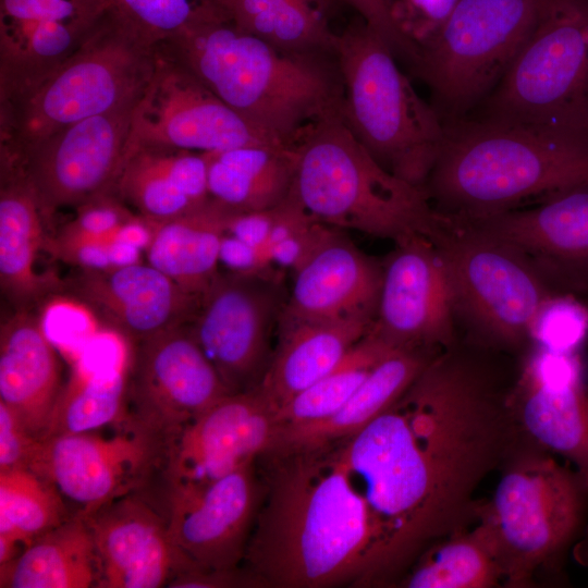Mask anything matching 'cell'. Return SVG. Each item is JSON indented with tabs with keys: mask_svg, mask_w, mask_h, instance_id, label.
I'll return each instance as SVG.
<instances>
[{
	"mask_svg": "<svg viewBox=\"0 0 588 588\" xmlns=\"http://www.w3.org/2000/svg\"><path fill=\"white\" fill-rule=\"evenodd\" d=\"M431 238L445 266L456 323L469 342L507 353L529 345L537 313L558 292L527 257L466 220L443 213Z\"/></svg>",
	"mask_w": 588,
	"mask_h": 588,
	"instance_id": "9",
	"label": "cell"
},
{
	"mask_svg": "<svg viewBox=\"0 0 588 588\" xmlns=\"http://www.w3.org/2000/svg\"><path fill=\"white\" fill-rule=\"evenodd\" d=\"M575 559L583 565L588 566V526L585 529V535L574 549Z\"/></svg>",
	"mask_w": 588,
	"mask_h": 588,
	"instance_id": "49",
	"label": "cell"
},
{
	"mask_svg": "<svg viewBox=\"0 0 588 588\" xmlns=\"http://www.w3.org/2000/svg\"><path fill=\"white\" fill-rule=\"evenodd\" d=\"M170 588H265L267 583L246 566L193 569L174 577Z\"/></svg>",
	"mask_w": 588,
	"mask_h": 588,
	"instance_id": "45",
	"label": "cell"
},
{
	"mask_svg": "<svg viewBox=\"0 0 588 588\" xmlns=\"http://www.w3.org/2000/svg\"><path fill=\"white\" fill-rule=\"evenodd\" d=\"M506 403L519 437L565 457L588 485V383L581 352L532 346Z\"/></svg>",
	"mask_w": 588,
	"mask_h": 588,
	"instance_id": "18",
	"label": "cell"
},
{
	"mask_svg": "<svg viewBox=\"0 0 588 588\" xmlns=\"http://www.w3.org/2000/svg\"><path fill=\"white\" fill-rule=\"evenodd\" d=\"M292 147L289 194L317 220L394 243L438 230L442 215L426 189L380 166L346 126L342 110L307 125Z\"/></svg>",
	"mask_w": 588,
	"mask_h": 588,
	"instance_id": "5",
	"label": "cell"
},
{
	"mask_svg": "<svg viewBox=\"0 0 588 588\" xmlns=\"http://www.w3.org/2000/svg\"><path fill=\"white\" fill-rule=\"evenodd\" d=\"M287 295L280 271H219L189 331L231 393L259 387L272 358V331Z\"/></svg>",
	"mask_w": 588,
	"mask_h": 588,
	"instance_id": "12",
	"label": "cell"
},
{
	"mask_svg": "<svg viewBox=\"0 0 588 588\" xmlns=\"http://www.w3.org/2000/svg\"><path fill=\"white\" fill-rule=\"evenodd\" d=\"M461 219L517 248L556 292L588 293V182L529 208Z\"/></svg>",
	"mask_w": 588,
	"mask_h": 588,
	"instance_id": "21",
	"label": "cell"
},
{
	"mask_svg": "<svg viewBox=\"0 0 588 588\" xmlns=\"http://www.w3.org/2000/svg\"><path fill=\"white\" fill-rule=\"evenodd\" d=\"M136 213L114 193L97 196L76 208V216L62 226L59 235L111 237Z\"/></svg>",
	"mask_w": 588,
	"mask_h": 588,
	"instance_id": "40",
	"label": "cell"
},
{
	"mask_svg": "<svg viewBox=\"0 0 588 588\" xmlns=\"http://www.w3.org/2000/svg\"><path fill=\"white\" fill-rule=\"evenodd\" d=\"M96 581L93 535L87 519L77 514L0 565L1 588H89Z\"/></svg>",
	"mask_w": 588,
	"mask_h": 588,
	"instance_id": "32",
	"label": "cell"
},
{
	"mask_svg": "<svg viewBox=\"0 0 588 588\" xmlns=\"http://www.w3.org/2000/svg\"><path fill=\"white\" fill-rule=\"evenodd\" d=\"M158 504L137 491L85 517L95 546L97 588L168 587L191 569Z\"/></svg>",
	"mask_w": 588,
	"mask_h": 588,
	"instance_id": "22",
	"label": "cell"
},
{
	"mask_svg": "<svg viewBox=\"0 0 588 588\" xmlns=\"http://www.w3.org/2000/svg\"><path fill=\"white\" fill-rule=\"evenodd\" d=\"M305 7L330 21L338 12L339 3L342 0H289Z\"/></svg>",
	"mask_w": 588,
	"mask_h": 588,
	"instance_id": "48",
	"label": "cell"
},
{
	"mask_svg": "<svg viewBox=\"0 0 588 588\" xmlns=\"http://www.w3.org/2000/svg\"><path fill=\"white\" fill-rule=\"evenodd\" d=\"M382 266L371 331L393 348L444 350L457 343L450 283L433 240L413 235L396 242Z\"/></svg>",
	"mask_w": 588,
	"mask_h": 588,
	"instance_id": "20",
	"label": "cell"
},
{
	"mask_svg": "<svg viewBox=\"0 0 588 588\" xmlns=\"http://www.w3.org/2000/svg\"><path fill=\"white\" fill-rule=\"evenodd\" d=\"M343 82L342 117L371 157L396 176L425 188L440 155L445 125L360 16L335 34Z\"/></svg>",
	"mask_w": 588,
	"mask_h": 588,
	"instance_id": "6",
	"label": "cell"
},
{
	"mask_svg": "<svg viewBox=\"0 0 588 588\" xmlns=\"http://www.w3.org/2000/svg\"><path fill=\"white\" fill-rule=\"evenodd\" d=\"M543 0H457L417 47L413 71L441 114H460L491 94L529 37Z\"/></svg>",
	"mask_w": 588,
	"mask_h": 588,
	"instance_id": "11",
	"label": "cell"
},
{
	"mask_svg": "<svg viewBox=\"0 0 588 588\" xmlns=\"http://www.w3.org/2000/svg\"><path fill=\"white\" fill-rule=\"evenodd\" d=\"M111 10L158 46L195 22L213 3L205 0H108Z\"/></svg>",
	"mask_w": 588,
	"mask_h": 588,
	"instance_id": "39",
	"label": "cell"
},
{
	"mask_svg": "<svg viewBox=\"0 0 588 588\" xmlns=\"http://www.w3.org/2000/svg\"><path fill=\"white\" fill-rule=\"evenodd\" d=\"M272 224L273 208L258 211L233 212L228 220L226 233L249 245L267 250Z\"/></svg>",
	"mask_w": 588,
	"mask_h": 588,
	"instance_id": "47",
	"label": "cell"
},
{
	"mask_svg": "<svg viewBox=\"0 0 588 588\" xmlns=\"http://www.w3.org/2000/svg\"><path fill=\"white\" fill-rule=\"evenodd\" d=\"M352 7L371 28L387 42L395 57L403 58L409 65L417 49L399 30L392 17L390 0H342Z\"/></svg>",
	"mask_w": 588,
	"mask_h": 588,
	"instance_id": "44",
	"label": "cell"
},
{
	"mask_svg": "<svg viewBox=\"0 0 588 588\" xmlns=\"http://www.w3.org/2000/svg\"><path fill=\"white\" fill-rule=\"evenodd\" d=\"M157 48L110 9L51 75L0 107L1 154L20 156L59 130L138 98Z\"/></svg>",
	"mask_w": 588,
	"mask_h": 588,
	"instance_id": "8",
	"label": "cell"
},
{
	"mask_svg": "<svg viewBox=\"0 0 588 588\" xmlns=\"http://www.w3.org/2000/svg\"><path fill=\"white\" fill-rule=\"evenodd\" d=\"M490 500L478 506L509 587H529L556 568L584 525L588 485L571 463L519 438L500 467Z\"/></svg>",
	"mask_w": 588,
	"mask_h": 588,
	"instance_id": "7",
	"label": "cell"
},
{
	"mask_svg": "<svg viewBox=\"0 0 588 588\" xmlns=\"http://www.w3.org/2000/svg\"><path fill=\"white\" fill-rule=\"evenodd\" d=\"M39 440L0 402V473L29 468Z\"/></svg>",
	"mask_w": 588,
	"mask_h": 588,
	"instance_id": "42",
	"label": "cell"
},
{
	"mask_svg": "<svg viewBox=\"0 0 588 588\" xmlns=\"http://www.w3.org/2000/svg\"><path fill=\"white\" fill-rule=\"evenodd\" d=\"M393 350L370 330L332 370L275 412L279 428L316 422L333 415Z\"/></svg>",
	"mask_w": 588,
	"mask_h": 588,
	"instance_id": "36",
	"label": "cell"
},
{
	"mask_svg": "<svg viewBox=\"0 0 588 588\" xmlns=\"http://www.w3.org/2000/svg\"><path fill=\"white\" fill-rule=\"evenodd\" d=\"M441 351L393 350L339 411L316 422L279 428L272 449L317 446L358 432L394 403Z\"/></svg>",
	"mask_w": 588,
	"mask_h": 588,
	"instance_id": "30",
	"label": "cell"
},
{
	"mask_svg": "<svg viewBox=\"0 0 588 588\" xmlns=\"http://www.w3.org/2000/svg\"><path fill=\"white\" fill-rule=\"evenodd\" d=\"M137 99L59 130L20 156L0 154L21 164L47 223L61 208L114 193Z\"/></svg>",
	"mask_w": 588,
	"mask_h": 588,
	"instance_id": "16",
	"label": "cell"
},
{
	"mask_svg": "<svg viewBox=\"0 0 588 588\" xmlns=\"http://www.w3.org/2000/svg\"><path fill=\"white\" fill-rule=\"evenodd\" d=\"M113 192L148 221L175 218L210 198L208 155L148 146L131 148Z\"/></svg>",
	"mask_w": 588,
	"mask_h": 588,
	"instance_id": "28",
	"label": "cell"
},
{
	"mask_svg": "<svg viewBox=\"0 0 588 588\" xmlns=\"http://www.w3.org/2000/svg\"><path fill=\"white\" fill-rule=\"evenodd\" d=\"M503 581L491 537L478 522L424 550L395 584L404 588H489Z\"/></svg>",
	"mask_w": 588,
	"mask_h": 588,
	"instance_id": "33",
	"label": "cell"
},
{
	"mask_svg": "<svg viewBox=\"0 0 588 588\" xmlns=\"http://www.w3.org/2000/svg\"><path fill=\"white\" fill-rule=\"evenodd\" d=\"M219 261L228 271L242 274H266L277 270L266 249L229 233L222 237Z\"/></svg>",
	"mask_w": 588,
	"mask_h": 588,
	"instance_id": "46",
	"label": "cell"
},
{
	"mask_svg": "<svg viewBox=\"0 0 588 588\" xmlns=\"http://www.w3.org/2000/svg\"><path fill=\"white\" fill-rule=\"evenodd\" d=\"M205 1L212 3V0H205Z\"/></svg>",
	"mask_w": 588,
	"mask_h": 588,
	"instance_id": "50",
	"label": "cell"
},
{
	"mask_svg": "<svg viewBox=\"0 0 588 588\" xmlns=\"http://www.w3.org/2000/svg\"><path fill=\"white\" fill-rule=\"evenodd\" d=\"M71 515L58 491L33 470L0 473V538L24 550Z\"/></svg>",
	"mask_w": 588,
	"mask_h": 588,
	"instance_id": "37",
	"label": "cell"
},
{
	"mask_svg": "<svg viewBox=\"0 0 588 588\" xmlns=\"http://www.w3.org/2000/svg\"><path fill=\"white\" fill-rule=\"evenodd\" d=\"M231 392L188 323L137 343L127 369L123 420L163 444Z\"/></svg>",
	"mask_w": 588,
	"mask_h": 588,
	"instance_id": "15",
	"label": "cell"
},
{
	"mask_svg": "<svg viewBox=\"0 0 588 588\" xmlns=\"http://www.w3.org/2000/svg\"><path fill=\"white\" fill-rule=\"evenodd\" d=\"M233 212L210 197L175 218L149 221L151 237L144 250L147 262L200 299L220 271L221 241Z\"/></svg>",
	"mask_w": 588,
	"mask_h": 588,
	"instance_id": "29",
	"label": "cell"
},
{
	"mask_svg": "<svg viewBox=\"0 0 588 588\" xmlns=\"http://www.w3.org/2000/svg\"><path fill=\"white\" fill-rule=\"evenodd\" d=\"M207 155L209 195L235 212L272 209L290 193L292 146H243Z\"/></svg>",
	"mask_w": 588,
	"mask_h": 588,
	"instance_id": "31",
	"label": "cell"
},
{
	"mask_svg": "<svg viewBox=\"0 0 588 588\" xmlns=\"http://www.w3.org/2000/svg\"><path fill=\"white\" fill-rule=\"evenodd\" d=\"M488 100L490 118L588 137V0H543Z\"/></svg>",
	"mask_w": 588,
	"mask_h": 588,
	"instance_id": "10",
	"label": "cell"
},
{
	"mask_svg": "<svg viewBox=\"0 0 588 588\" xmlns=\"http://www.w3.org/2000/svg\"><path fill=\"white\" fill-rule=\"evenodd\" d=\"M283 145L232 110L180 62L157 48L132 115L127 150L138 146L223 151Z\"/></svg>",
	"mask_w": 588,
	"mask_h": 588,
	"instance_id": "14",
	"label": "cell"
},
{
	"mask_svg": "<svg viewBox=\"0 0 588 588\" xmlns=\"http://www.w3.org/2000/svg\"><path fill=\"white\" fill-rule=\"evenodd\" d=\"M444 125L425 184L443 215L485 217L588 182V137L490 117Z\"/></svg>",
	"mask_w": 588,
	"mask_h": 588,
	"instance_id": "4",
	"label": "cell"
},
{
	"mask_svg": "<svg viewBox=\"0 0 588 588\" xmlns=\"http://www.w3.org/2000/svg\"><path fill=\"white\" fill-rule=\"evenodd\" d=\"M46 224L21 164L1 157L0 284L16 309H30L46 295L64 289L54 275L36 271L39 252L47 246Z\"/></svg>",
	"mask_w": 588,
	"mask_h": 588,
	"instance_id": "26",
	"label": "cell"
},
{
	"mask_svg": "<svg viewBox=\"0 0 588 588\" xmlns=\"http://www.w3.org/2000/svg\"><path fill=\"white\" fill-rule=\"evenodd\" d=\"M127 368L91 372L76 365L64 383L44 438L98 430L123 420Z\"/></svg>",
	"mask_w": 588,
	"mask_h": 588,
	"instance_id": "35",
	"label": "cell"
},
{
	"mask_svg": "<svg viewBox=\"0 0 588 588\" xmlns=\"http://www.w3.org/2000/svg\"><path fill=\"white\" fill-rule=\"evenodd\" d=\"M260 388L230 393L186 424L164 445L161 494L210 483L269 452L279 426Z\"/></svg>",
	"mask_w": 588,
	"mask_h": 588,
	"instance_id": "17",
	"label": "cell"
},
{
	"mask_svg": "<svg viewBox=\"0 0 588 588\" xmlns=\"http://www.w3.org/2000/svg\"><path fill=\"white\" fill-rule=\"evenodd\" d=\"M588 339V305L577 295L558 292L540 307L530 329L529 345L555 352L580 353Z\"/></svg>",
	"mask_w": 588,
	"mask_h": 588,
	"instance_id": "38",
	"label": "cell"
},
{
	"mask_svg": "<svg viewBox=\"0 0 588 588\" xmlns=\"http://www.w3.org/2000/svg\"><path fill=\"white\" fill-rule=\"evenodd\" d=\"M372 326L363 319L298 318L282 309L277 346L259 384L274 412L332 370Z\"/></svg>",
	"mask_w": 588,
	"mask_h": 588,
	"instance_id": "27",
	"label": "cell"
},
{
	"mask_svg": "<svg viewBox=\"0 0 588 588\" xmlns=\"http://www.w3.org/2000/svg\"><path fill=\"white\" fill-rule=\"evenodd\" d=\"M162 453L160 441L122 420L111 436L94 430L40 439L28 469L48 481L73 514L87 517L144 491L158 474Z\"/></svg>",
	"mask_w": 588,
	"mask_h": 588,
	"instance_id": "13",
	"label": "cell"
},
{
	"mask_svg": "<svg viewBox=\"0 0 588 588\" xmlns=\"http://www.w3.org/2000/svg\"><path fill=\"white\" fill-rule=\"evenodd\" d=\"M64 289L136 343L192 321L199 299L148 262L79 269Z\"/></svg>",
	"mask_w": 588,
	"mask_h": 588,
	"instance_id": "23",
	"label": "cell"
},
{
	"mask_svg": "<svg viewBox=\"0 0 588 588\" xmlns=\"http://www.w3.org/2000/svg\"><path fill=\"white\" fill-rule=\"evenodd\" d=\"M488 351L442 350L387 409L336 440L371 515L378 587L395 586L424 550L477 520L479 483L519 439L506 403L513 381Z\"/></svg>",
	"mask_w": 588,
	"mask_h": 588,
	"instance_id": "1",
	"label": "cell"
},
{
	"mask_svg": "<svg viewBox=\"0 0 588 588\" xmlns=\"http://www.w3.org/2000/svg\"><path fill=\"white\" fill-rule=\"evenodd\" d=\"M264 491L257 461L210 483L161 494L170 536L189 571L243 564Z\"/></svg>",
	"mask_w": 588,
	"mask_h": 588,
	"instance_id": "19",
	"label": "cell"
},
{
	"mask_svg": "<svg viewBox=\"0 0 588 588\" xmlns=\"http://www.w3.org/2000/svg\"><path fill=\"white\" fill-rule=\"evenodd\" d=\"M457 0H390L392 17L416 49L449 16Z\"/></svg>",
	"mask_w": 588,
	"mask_h": 588,
	"instance_id": "41",
	"label": "cell"
},
{
	"mask_svg": "<svg viewBox=\"0 0 588 588\" xmlns=\"http://www.w3.org/2000/svg\"><path fill=\"white\" fill-rule=\"evenodd\" d=\"M335 228L294 271L283 311L305 319L375 321L382 262L362 252Z\"/></svg>",
	"mask_w": 588,
	"mask_h": 588,
	"instance_id": "24",
	"label": "cell"
},
{
	"mask_svg": "<svg viewBox=\"0 0 588 588\" xmlns=\"http://www.w3.org/2000/svg\"><path fill=\"white\" fill-rule=\"evenodd\" d=\"M238 29L292 53L334 54L330 21L289 0H212Z\"/></svg>",
	"mask_w": 588,
	"mask_h": 588,
	"instance_id": "34",
	"label": "cell"
},
{
	"mask_svg": "<svg viewBox=\"0 0 588 588\" xmlns=\"http://www.w3.org/2000/svg\"><path fill=\"white\" fill-rule=\"evenodd\" d=\"M316 218H311L290 236L268 249L272 264L277 267L295 271L334 231Z\"/></svg>",
	"mask_w": 588,
	"mask_h": 588,
	"instance_id": "43",
	"label": "cell"
},
{
	"mask_svg": "<svg viewBox=\"0 0 588 588\" xmlns=\"http://www.w3.org/2000/svg\"><path fill=\"white\" fill-rule=\"evenodd\" d=\"M61 363L39 319L16 311L0 329V402L42 439L62 391Z\"/></svg>",
	"mask_w": 588,
	"mask_h": 588,
	"instance_id": "25",
	"label": "cell"
},
{
	"mask_svg": "<svg viewBox=\"0 0 588 588\" xmlns=\"http://www.w3.org/2000/svg\"><path fill=\"white\" fill-rule=\"evenodd\" d=\"M243 565L268 587H371L376 535L336 441L272 449Z\"/></svg>",
	"mask_w": 588,
	"mask_h": 588,
	"instance_id": "2",
	"label": "cell"
},
{
	"mask_svg": "<svg viewBox=\"0 0 588 588\" xmlns=\"http://www.w3.org/2000/svg\"><path fill=\"white\" fill-rule=\"evenodd\" d=\"M158 48L284 145L292 146L310 123L342 110L335 54L280 50L238 29L217 5Z\"/></svg>",
	"mask_w": 588,
	"mask_h": 588,
	"instance_id": "3",
	"label": "cell"
}]
</instances>
